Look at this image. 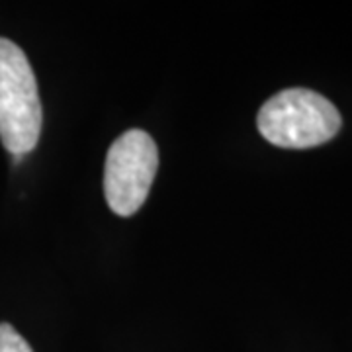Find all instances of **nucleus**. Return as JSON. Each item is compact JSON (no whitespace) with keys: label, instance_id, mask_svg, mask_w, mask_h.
Segmentation results:
<instances>
[{"label":"nucleus","instance_id":"nucleus-1","mask_svg":"<svg viewBox=\"0 0 352 352\" xmlns=\"http://www.w3.org/2000/svg\"><path fill=\"white\" fill-rule=\"evenodd\" d=\"M340 113L319 92L286 88L264 102L256 126L266 141L284 149H309L339 133Z\"/></svg>","mask_w":352,"mask_h":352},{"label":"nucleus","instance_id":"nucleus-2","mask_svg":"<svg viewBox=\"0 0 352 352\" xmlns=\"http://www.w3.org/2000/svg\"><path fill=\"white\" fill-rule=\"evenodd\" d=\"M43 112L38 80L25 53L14 41L0 38V141L22 157L39 141Z\"/></svg>","mask_w":352,"mask_h":352},{"label":"nucleus","instance_id":"nucleus-3","mask_svg":"<svg viewBox=\"0 0 352 352\" xmlns=\"http://www.w3.org/2000/svg\"><path fill=\"white\" fill-rule=\"evenodd\" d=\"M159 168V151L149 133L129 129L112 143L104 166V194L113 214L129 217L147 200Z\"/></svg>","mask_w":352,"mask_h":352},{"label":"nucleus","instance_id":"nucleus-4","mask_svg":"<svg viewBox=\"0 0 352 352\" xmlns=\"http://www.w3.org/2000/svg\"><path fill=\"white\" fill-rule=\"evenodd\" d=\"M0 352H34L25 339L8 323H0Z\"/></svg>","mask_w":352,"mask_h":352}]
</instances>
